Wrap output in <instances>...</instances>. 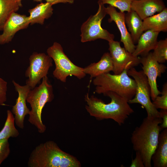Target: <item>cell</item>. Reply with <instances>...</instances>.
Returning <instances> with one entry per match:
<instances>
[{
	"mask_svg": "<svg viewBox=\"0 0 167 167\" xmlns=\"http://www.w3.org/2000/svg\"><path fill=\"white\" fill-rule=\"evenodd\" d=\"M104 96L111 99L110 102L105 103L101 99L93 95L90 96L87 93L84 96L87 111L97 120L111 119L122 125L134 110L126 99L114 92H107Z\"/></svg>",
	"mask_w": 167,
	"mask_h": 167,
	"instance_id": "1",
	"label": "cell"
},
{
	"mask_svg": "<svg viewBox=\"0 0 167 167\" xmlns=\"http://www.w3.org/2000/svg\"><path fill=\"white\" fill-rule=\"evenodd\" d=\"M162 121L161 118L147 117L131 134L133 149L140 154L145 167H152L151 158L158 143Z\"/></svg>",
	"mask_w": 167,
	"mask_h": 167,
	"instance_id": "2",
	"label": "cell"
},
{
	"mask_svg": "<svg viewBox=\"0 0 167 167\" xmlns=\"http://www.w3.org/2000/svg\"><path fill=\"white\" fill-rule=\"evenodd\" d=\"M29 167H80L74 156L62 150L53 141H48L36 147L27 163Z\"/></svg>",
	"mask_w": 167,
	"mask_h": 167,
	"instance_id": "3",
	"label": "cell"
},
{
	"mask_svg": "<svg viewBox=\"0 0 167 167\" xmlns=\"http://www.w3.org/2000/svg\"><path fill=\"white\" fill-rule=\"evenodd\" d=\"M127 70L119 74L109 72L100 75L93 79L92 83L96 86L95 92L104 96L112 92L125 98L128 101L134 96L136 89L135 80L129 76Z\"/></svg>",
	"mask_w": 167,
	"mask_h": 167,
	"instance_id": "4",
	"label": "cell"
},
{
	"mask_svg": "<svg viewBox=\"0 0 167 167\" xmlns=\"http://www.w3.org/2000/svg\"><path fill=\"white\" fill-rule=\"evenodd\" d=\"M54 98L53 87L47 76L42 79L38 86L31 89L28 94L26 101L31 108L28 121L40 133H44L46 129L42 120L43 109L47 103L51 102Z\"/></svg>",
	"mask_w": 167,
	"mask_h": 167,
	"instance_id": "5",
	"label": "cell"
},
{
	"mask_svg": "<svg viewBox=\"0 0 167 167\" xmlns=\"http://www.w3.org/2000/svg\"><path fill=\"white\" fill-rule=\"evenodd\" d=\"M47 53L54 62L55 68L53 75L57 79L65 83L69 76H74L79 79L86 76L84 68L76 66L71 61L59 43L54 42L48 48Z\"/></svg>",
	"mask_w": 167,
	"mask_h": 167,
	"instance_id": "6",
	"label": "cell"
},
{
	"mask_svg": "<svg viewBox=\"0 0 167 167\" xmlns=\"http://www.w3.org/2000/svg\"><path fill=\"white\" fill-rule=\"evenodd\" d=\"M127 74L135 80L137 86L135 95L132 99L128 101V103L141 105L145 109L148 117L161 118L160 111L154 107L151 101L150 85L143 71H138L135 67H132L128 70Z\"/></svg>",
	"mask_w": 167,
	"mask_h": 167,
	"instance_id": "7",
	"label": "cell"
},
{
	"mask_svg": "<svg viewBox=\"0 0 167 167\" xmlns=\"http://www.w3.org/2000/svg\"><path fill=\"white\" fill-rule=\"evenodd\" d=\"M99 8L96 13L91 15L81 27V41L83 43L102 39L108 42L114 40V35L102 28V19L107 14L105 7L101 1L98 2Z\"/></svg>",
	"mask_w": 167,
	"mask_h": 167,
	"instance_id": "8",
	"label": "cell"
},
{
	"mask_svg": "<svg viewBox=\"0 0 167 167\" xmlns=\"http://www.w3.org/2000/svg\"><path fill=\"white\" fill-rule=\"evenodd\" d=\"M29 61V66L25 72V77L28 78L26 84L32 89L47 76L49 68L53 66V59L44 53L34 52L30 56Z\"/></svg>",
	"mask_w": 167,
	"mask_h": 167,
	"instance_id": "9",
	"label": "cell"
},
{
	"mask_svg": "<svg viewBox=\"0 0 167 167\" xmlns=\"http://www.w3.org/2000/svg\"><path fill=\"white\" fill-rule=\"evenodd\" d=\"M108 42L114 74H120L124 70H128L140 64V57L134 56L124 48L121 47L119 42L113 40Z\"/></svg>",
	"mask_w": 167,
	"mask_h": 167,
	"instance_id": "10",
	"label": "cell"
},
{
	"mask_svg": "<svg viewBox=\"0 0 167 167\" xmlns=\"http://www.w3.org/2000/svg\"><path fill=\"white\" fill-rule=\"evenodd\" d=\"M140 63L142 65V70L147 78L150 88L151 98L153 101L161 93L157 86V78L161 76L166 71L167 67L159 63L150 52L140 58Z\"/></svg>",
	"mask_w": 167,
	"mask_h": 167,
	"instance_id": "11",
	"label": "cell"
},
{
	"mask_svg": "<svg viewBox=\"0 0 167 167\" xmlns=\"http://www.w3.org/2000/svg\"><path fill=\"white\" fill-rule=\"evenodd\" d=\"M12 82L18 95L11 111L15 115V123L17 126L20 129H23L25 117L29 114L30 110L27 106L26 100L31 89L27 84L21 85L14 80Z\"/></svg>",
	"mask_w": 167,
	"mask_h": 167,
	"instance_id": "12",
	"label": "cell"
},
{
	"mask_svg": "<svg viewBox=\"0 0 167 167\" xmlns=\"http://www.w3.org/2000/svg\"><path fill=\"white\" fill-rule=\"evenodd\" d=\"M29 24L28 16L16 12L13 13L5 23L2 32L0 34V45L11 41L17 32L26 28Z\"/></svg>",
	"mask_w": 167,
	"mask_h": 167,
	"instance_id": "13",
	"label": "cell"
},
{
	"mask_svg": "<svg viewBox=\"0 0 167 167\" xmlns=\"http://www.w3.org/2000/svg\"><path fill=\"white\" fill-rule=\"evenodd\" d=\"M105 10L107 14L110 16L108 22L109 23L114 22L120 31V41L123 43L124 48L128 51L132 53L135 51L136 45L126 27L125 13L118 12L115 8L109 5L105 7Z\"/></svg>",
	"mask_w": 167,
	"mask_h": 167,
	"instance_id": "14",
	"label": "cell"
},
{
	"mask_svg": "<svg viewBox=\"0 0 167 167\" xmlns=\"http://www.w3.org/2000/svg\"><path fill=\"white\" fill-rule=\"evenodd\" d=\"M166 7L162 0H132L131 10L143 20L161 12Z\"/></svg>",
	"mask_w": 167,
	"mask_h": 167,
	"instance_id": "15",
	"label": "cell"
},
{
	"mask_svg": "<svg viewBox=\"0 0 167 167\" xmlns=\"http://www.w3.org/2000/svg\"><path fill=\"white\" fill-rule=\"evenodd\" d=\"M159 33L151 30L144 31L140 36L132 54L135 56H143L153 50L157 42Z\"/></svg>",
	"mask_w": 167,
	"mask_h": 167,
	"instance_id": "16",
	"label": "cell"
},
{
	"mask_svg": "<svg viewBox=\"0 0 167 167\" xmlns=\"http://www.w3.org/2000/svg\"><path fill=\"white\" fill-rule=\"evenodd\" d=\"M113 69L112 61L108 52L104 53L97 62L91 63L84 68L85 73L90 75L91 79L102 74L110 72L113 71Z\"/></svg>",
	"mask_w": 167,
	"mask_h": 167,
	"instance_id": "17",
	"label": "cell"
},
{
	"mask_svg": "<svg viewBox=\"0 0 167 167\" xmlns=\"http://www.w3.org/2000/svg\"><path fill=\"white\" fill-rule=\"evenodd\" d=\"M151 160L154 167H167V128L160 133L158 143Z\"/></svg>",
	"mask_w": 167,
	"mask_h": 167,
	"instance_id": "18",
	"label": "cell"
},
{
	"mask_svg": "<svg viewBox=\"0 0 167 167\" xmlns=\"http://www.w3.org/2000/svg\"><path fill=\"white\" fill-rule=\"evenodd\" d=\"M143 32L148 30L160 32L167 31V8L143 20Z\"/></svg>",
	"mask_w": 167,
	"mask_h": 167,
	"instance_id": "19",
	"label": "cell"
},
{
	"mask_svg": "<svg viewBox=\"0 0 167 167\" xmlns=\"http://www.w3.org/2000/svg\"><path fill=\"white\" fill-rule=\"evenodd\" d=\"M52 6L47 2L41 3L29 9L28 12L30 14L28 16L30 24H44L45 19H49L53 14Z\"/></svg>",
	"mask_w": 167,
	"mask_h": 167,
	"instance_id": "20",
	"label": "cell"
},
{
	"mask_svg": "<svg viewBox=\"0 0 167 167\" xmlns=\"http://www.w3.org/2000/svg\"><path fill=\"white\" fill-rule=\"evenodd\" d=\"M125 23L133 42L134 44L137 43L143 32V20L135 11L132 10L125 14Z\"/></svg>",
	"mask_w": 167,
	"mask_h": 167,
	"instance_id": "21",
	"label": "cell"
},
{
	"mask_svg": "<svg viewBox=\"0 0 167 167\" xmlns=\"http://www.w3.org/2000/svg\"><path fill=\"white\" fill-rule=\"evenodd\" d=\"M22 6L21 1L18 0H0V31L11 14Z\"/></svg>",
	"mask_w": 167,
	"mask_h": 167,
	"instance_id": "22",
	"label": "cell"
},
{
	"mask_svg": "<svg viewBox=\"0 0 167 167\" xmlns=\"http://www.w3.org/2000/svg\"><path fill=\"white\" fill-rule=\"evenodd\" d=\"M15 120L13 114L10 110L7 111V117L4 127L0 131V140L15 138L19 133L15 125Z\"/></svg>",
	"mask_w": 167,
	"mask_h": 167,
	"instance_id": "23",
	"label": "cell"
},
{
	"mask_svg": "<svg viewBox=\"0 0 167 167\" xmlns=\"http://www.w3.org/2000/svg\"><path fill=\"white\" fill-rule=\"evenodd\" d=\"M152 52L155 59L159 63H165L167 60V39L157 41Z\"/></svg>",
	"mask_w": 167,
	"mask_h": 167,
	"instance_id": "24",
	"label": "cell"
},
{
	"mask_svg": "<svg viewBox=\"0 0 167 167\" xmlns=\"http://www.w3.org/2000/svg\"><path fill=\"white\" fill-rule=\"evenodd\" d=\"M104 4H108L119 9L120 11L123 13L131 10V6L132 0H101Z\"/></svg>",
	"mask_w": 167,
	"mask_h": 167,
	"instance_id": "25",
	"label": "cell"
},
{
	"mask_svg": "<svg viewBox=\"0 0 167 167\" xmlns=\"http://www.w3.org/2000/svg\"><path fill=\"white\" fill-rule=\"evenodd\" d=\"M161 96H157L152 102L157 109L167 110V83H165L163 86Z\"/></svg>",
	"mask_w": 167,
	"mask_h": 167,
	"instance_id": "26",
	"label": "cell"
},
{
	"mask_svg": "<svg viewBox=\"0 0 167 167\" xmlns=\"http://www.w3.org/2000/svg\"><path fill=\"white\" fill-rule=\"evenodd\" d=\"M8 139L0 140V165L9 156L10 149Z\"/></svg>",
	"mask_w": 167,
	"mask_h": 167,
	"instance_id": "27",
	"label": "cell"
},
{
	"mask_svg": "<svg viewBox=\"0 0 167 167\" xmlns=\"http://www.w3.org/2000/svg\"><path fill=\"white\" fill-rule=\"evenodd\" d=\"M7 83L0 77V105H3L6 101Z\"/></svg>",
	"mask_w": 167,
	"mask_h": 167,
	"instance_id": "28",
	"label": "cell"
},
{
	"mask_svg": "<svg viewBox=\"0 0 167 167\" xmlns=\"http://www.w3.org/2000/svg\"><path fill=\"white\" fill-rule=\"evenodd\" d=\"M130 167H145L142 159L140 154L136 152L135 158L132 159Z\"/></svg>",
	"mask_w": 167,
	"mask_h": 167,
	"instance_id": "29",
	"label": "cell"
},
{
	"mask_svg": "<svg viewBox=\"0 0 167 167\" xmlns=\"http://www.w3.org/2000/svg\"><path fill=\"white\" fill-rule=\"evenodd\" d=\"M162 122L160 125L161 129L167 128V110L161 109L160 111Z\"/></svg>",
	"mask_w": 167,
	"mask_h": 167,
	"instance_id": "30",
	"label": "cell"
},
{
	"mask_svg": "<svg viewBox=\"0 0 167 167\" xmlns=\"http://www.w3.org/2000/svg\"><path fill=\"white\" fill-rule=\"evenodd\" d=\"M46 2L49 3L52 5L58 3H69L72 4L74 3V0H45Z\"/></svg>",
	"mask_w": 167,
	"mask_h": 167,
	"instance_id": "31",
	"label": "cell"
},
{
	"mask_svg": "<svg viewBox=\"0 0 167 167\" xmlns=\"http://www.w3.org/2000/svg\"><path fill=\"white\" fill-rule=\"evenodd\" d=\"M19 1H21L22 0H18ZM33 1L37 2H41L42 1V0H33Z\"/></svg>",
	"mask_w": 167,
	"mask_h": 167,
	"instance_id": "32",
	"label": "cell"
}]
</instances>
